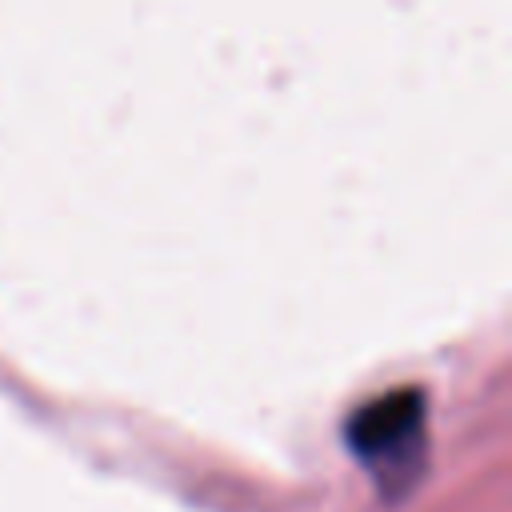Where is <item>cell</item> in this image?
Masks as SVG:
<instances>
[{
  "mask_svg": "<svg viewBox=\"0 0 512 512\" xmlns=\"http://www.w3.org/2000/svg\"><path fill=\"white\" fill-rule=\"evenodd\" d=\"M348 452L372 472V480L384 492H404L424 464L428 452V408L420 388H396L348 420Z\"/></svg>",
  "mask_w": 512,
  "mask_h": 512,
  "instance_id": "1",
  "label": "cell"
}]
</instances>
